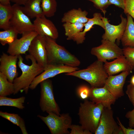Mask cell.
Segmentation results:
<instances>
[{
    "label": "cell",
    "mask_w": 134,
    "mask_h": 134,
    "mask_svg": "<svg viewBox=\"0 0 134 134\" xmlns=\"http://www.w3.org/2000/svg\"><path fill=\"white\" fill-rule=\"evenodd\" d=\"M26 58L31 61L32 63L31 65L23 63V59L21 55L18 56V65L22 71V73L14 80V95L20 91H24L27 94L30 86L34 78L44 71V67L38 64L33 57L28 55H26Z\"/></svg>",
    "instance_id": "1"
},
{
    "label": "cell",
    "mask_w": 134,
    "mask_h": 134,
    "mask_svg": "<svg viewBox=\"0 0 134 134\" xmlns=\"http://www.w3.org/2000/svg\"><path fill=\"white\" fill-rule=\"evenodd\" d=\"M104 107L101 104L86 99L80 103L78 114L79 123L84 130L95 134Z\"/></svg>",
    "instance_id": "2"
},
{
    "label": "cell",
    "mask_w": 134,
    "mask_h": 134,
    "mask_svg": "<svg viewBox=\"0 0 134 134\" xmlns=\"http://www.w3.org/2000/svg\"><path fill=\"white\" fill-rule=\"evenodd\" d=\"M48 64H63L78 67L81 62L79 59L64 47L58 44L56 40L45 36Z\"/></svg>",
    "instance_id": "3"
},
{
    "label": "cell",
    "mask_w": 134,
    "mask_h": 134,
    "mask_svg": "<svg viewBox=\"0 0 134 134\" xmlns=\"http://www.w3.org/2000/svg\"><path fill=\"white\" fill-rule=\"evenodd\" d=\"M103 64V62L97 60L86 68L66 73V75L85 80L91 87H102L109 76L104 70Z\"/></svg>",
    "instance_id": "4"
},
{
    "label": "cell",
    "mask_w": 134,
    "mask_h": 134,
    "mask_svg": "<svg viewBox=\"0 0 134 134\" xmlns=\"http://www.w3.org/2000/svg\"><path fill=\"white\" fill-rule=\"evenodd\" d=\"M46 116L38 115L37 117L46 125L52 134H69L68 131L71 125L72 119L68 113L60 115L52 112Z\"/></svg>",
    "instance_id": "5"
},
{
    "label": "cell",
    "mask_w": 134,
    "mask_h": 134,
    "mask_svg": "<svg viewBox=\"0 0 134 134\" xmlns=\"http://www.w3.org/2000/svg\"><path fill=\"white\" fill-rule=\"evenodd\" d=\"M40 97L39 106L43 112H52L60 115V109L54 96L52 81L47 79L40 83Z\"/></svg>",
    "instance_id": "6"
},
{
    "label": "cell",
    "mask_w": 134,
    "mask_h": 134,
    "mask_svg": "<svg viewBox=\"0 0 134 134\" xmlns=\"http://www.w3.org/2000/svg\"><path fill=\"white\" fill-rule=\"evenodd\" d=\"M91 53L96 57L97 60L103 63L123 56L122 49L115 43L102 39L100 45L92 48Z\"/></svg>",
    "instance_id": "7"
},
{
    "label": "cell",
    "mask_w": 134,
    "mask_h": 134,
    "mask_svg": "<svg viewBox=\"0 0 134 134\" xmlns=\"http://www.w3.org/2000/svg\"><path fill=\"white\" fill-rule=\"evenodd\" d=\"M12 16L10 20V26L19 34L34 31V26L29 17L23 12L22 6L14 4L12 5Z\"/></svg>",
    "instance_id": "8"
},
{
    "label": "cell",
    "mask_w": 134,
    "mask_h": 134,
    "mask_svg": "<svg viewBox=\"0 0 134 134\" xmlns=\"http://www.w3.org/2000/svg\"><path fill=\"white\" fill-rule=\"evenodd\" d=\"M78 69V67L63 64H48L44 71L34 78L30 85L29 89L33 90L43 81L60 74L71 73Z\"/></svg>",
    "instance_id": "9"
},
{
    "label": "cell",
    "mask_w": 134,
    "mask_h": 134,
    "mask_svg": "<svg viewBox=\"0 0 134 134\" xmlns=\"http://www.w3.org/2000/svg\"><path fill=\"white\" fill-rule=\"evenodd\" d=\"M28 51V55L34 58L44 69L47 66L45 36L38 34L36 36L32 41Z\"/></svg>",
    "instance_id": "10"
},
{
    "label": "cell",
    "mask_w": 134,
    "mask_h": 134,
    "mask_svg": "<svg viewBox=\"0 0 134 134\" xmlns=\"http://www.w3.org/2000/svg\"><path fill=\"white\" fill-rule=\"evenodd\" d=\"M120 17L121 22L116 25L110 24L107 18L102 17L105 26V33L102 36V39L113 43H115L116 40L119 42L121 40L126 27L127 19L124 17L122 14L120 15Z\"/></svg>",
    "instance_id": "11"
},
{
    "label": "cell",
    "mask_w": 134,
    "mask_h": 134,
    "mask_svg": "<svg viewBox=\"0 0 134 134\" xmlns=\"http://www.w3.org/2000/svg\"><path fill=\"white\" fill-rule=\"evenodd\" d=\"M38 35L35 31L29 32L22 34V37L17 39L8 44L7 52L9 55L18 56L25 54L28 51L31 42Z\"/></svg>",
    "instance_id": "12"
},
{
    "label": "cell",
    "mask_w": 134,
    "mask_h": 134,
    "mask_svg": "<svg viewBox=\"0 0 134 134\" xmlns=\"http://www.w3.org/2000/svg\"><path fill=\"white\" fill-rule=\"evenodd\" d=\"M119 126L113 117L111 108L104 107L95 134H115Z\"/></svg>",
    "instance_id": "13"
},
{
    "label": "cell",
    "mask_w": 134,
    "mask_h": 134,
    "mask_svg": "<svg viewBox=\"0 0 134 134\" xmlns=\"http://www.w3.org/2000/svg\"><path fill=\"white\" fill-rule=\"evenodd\" d=\"M130 73L129 71H124L118 75L109 76L103 87L110 92L116 99L121 97L124 95L123 86L126 77Z\"/></svg>",
    "instance_id": "14"
},
{
    "label": "cell",
    "mask_w": 134,
    "mask_h": 134,
    "mask_svg": "<svg viewBox=\"0 0 134 134\" xmlns=\"http://www.w3.org/2000/svg\"><path fill=\"white\" fill-rule=\"evenodd\" d=\"M18 56L3 53L0 58V72L4 74L8 81L13 83L18 75L17 63Z\"/></svg>",
    "instance_id": "15"
},
{
    "label": "cell",
    "mask_w": 134,
    "mask_h": 134,
    "mask_svg": "<svg viewBox=\"0 0 134 134\" xmlns=\"http://www.w3.org/2000/svg\"><path fill=\"white\" fill-rule=\"evenodd\" d=\"M34 31L38 34L56 40L59 37L58 30L53 23L44 15L35 18L33 22Z\"/></svg>",
    "instance_id": "16"
},
{
    "label": "cell",
    "mask_w": 134,
    "mask_h": 134,
    "mask_svg": "<svg viewBox=\"0 0 134 134\" xmlns=\"http://www.w3.org/2000/svg\"><path fill=\"white\" fill-rule=\"evenodd\" d=\"M91 101L101 104L104 107L111 108L116 100L115 97L104 87H91L89 96Z\"/></svg>",
    "instance_id": "17"
},
{
    "label": "cell",
    "mask_w": 134,
    "mask_h": 134,
    "mask_svg": "<svg viewBox=\"0 0 134 134\" xmlns=\"http://www.w3.org/2000/svg\"><path fill=\"white\" fill-rule=\"evenodd\" d=\"M104 70L108 76L113 75L120 72L128 71L132 72L133 68L123 55L115 59L112 61L104 62Z\"/></svg>",
    "instance_id": "18"
},
{
    "label": "cell",
    "mask_w": 134,
    "mask_h": 134,
    "mask_svg": "<svg viewBox=\"0 0 134 134\" xmlns=\"http://www.w3.org/2000/svg\"><path fill=\"white\" fill-rule=\"evenodd\" d=\"M102 17L100 13H94L93 17L89 18L88 21L84 24L83 31L77 35L73 41L78 44L83 43L85 39L86 33L90 31L94 25H98L104 29L105 26L102 18Z\"/></svg>",
    "instance_id": "19"
},
{
    "label": "cell",
    "mask_w": 134,
    "mask_h": 134,
    "mask_svg": "<svg viewBox=\"0 0 134 134\" xmlns=\"http://www.w3.org/2000/svg\"><path fill=\"white\" fill-rule=\"evenodd\" d=\"M88 14L87 11L83 10L80 8H73L64 13L61 21L63 23L78 22L85 24L89 18L87 17Z\"/></svg>",
    "instance_id": "20"
},
{
    "label": "cell",
    "mask_w": 134,
    "mask_h": 134,
    "mask_svg": "<svg viewBox=\"0 0 134 134\" xmlns=\"http://www.w3.org/2000/svg\"><path fill=\"white\" fill-rule=\"evenodd\" d=\"M41 0H28L22 8L24 12L31 18L44 15L41 6Z\"/></svg>",
    "instance_id": "21"
},
{
    "label": "cell",
    "mask_w": 134,
    "mask_h": 134,
    "mask_svg": "<svg viewBox=\"0 0 134 134\" xmlns=\"http://www.w3.org/2000/svg\"><path fill=\"white\" fill-rule=\"evenodd\" d=\"M127 15V26L121 40L125 47H134V22L130 15Z\"/></svg>",
    "instance_id": "22"
},
{
    "label": "cell",
    "mask_w": 134,
    "mask_h": 134,
    "mask_svg": "<svg viewBox=\"0 0 134 134\" xmlns=\"http://www.w3.org/2000/svg\"><path fill=\"white\" fill-rule=\"evenodd\" d=\"M13 10L10 4L3 5L0 4V28L4 30L11 27L10 21L12 16Z\"/></svg>",
    "instance_id": "23"
},
{
    "label": "cell",
    "mask_w": 134,
    "mask_h": 134,
    "mask_svg": "<svg viewBox=\"0 0 134 134\" xmlns=\"http://www.w3.org/2000/svg\"><path fill=\"white\" fill-rule=\"evenodd\" d=\"M84 25V24L78 22L63 23V26L67 39L73 40L77 35L83 31Z\"/></svg>",
    "instance_id": "24"
},
{
    "label": "cell",
    "mask_w": 134,
    "mask_h": 134,
    "mask_svg": "<svg viewBox=\"0 0 134 134\" xmlns=\"http://www.w3.org/2000/svg\"><path fill=\"white\" fill-rule=\"evenodd\" d=\"M0 116L19 127L23 134H28L24 120L18 114L0 111Z\"/></svg>",
    "instance_id": "25"
},
{
    "label": "cell",
    "mask_w": 134,
    "mask_h": 134,
    "mask_svg": "<svg viewBox=\"0 0 134 134\" xmlns=\"http://www.w3.org/2000/svg\"><path fill=\"white\" fill-rule=\"evenodd\" d=\"M19 34L16 30L11 26L9 29L0 32V42L4 46L11 43L17 39Z\"/></svg>",
    "instance_id": "26"
},
{
    "label": "cell",
    "mask_w": 134,
    "mask_h": 134,
    "mask_svg": "<svg viewBox=\"0 0 134 134\" xmlns=\"http://www.w3.org/2000/svg\"><path fill=\"white\" fill-rule=\"evenodd\" d=\"M25 99V97L24 96L13 99L6 96H0V106H11L23 109L25 108L23 104Z\"/></svg>",
    "instance_id": "27"
},
{
    "label": "cell",
    "mask_w": 134,
    "mask_h": 134,
    "mask_svg": "<svg viewBox=\"0 0 134 134\" xmlns=\"http://www.w3.org/2000/svg\"><path fill=\"white\" fill-rule=\"evenodd\" d=\"M14 92L13 83L9 82L6 76L0 72V96H9Z\"/></svg>",
    "instance_id": "28"
},
{
    "label": "cell",
    "mask_w": 134,
    "mask_h": 134,
    "mask_svg": "<svg viewBox=\"0 0 134 134\" xmlns=\"http://www.w3.org/2000/svg\"><path fill=\"white\" fill-rule=\"evenodd\" d=\"M56 0H41V6L44 15L47 17L54 16L57 7Z\"/></svg>",
    "instance_id": "29"
},
{
    "label": "cell",
    "mask_w": 134,
    "mask_h": 134,
    "mask_svg": "<svg viewBox=\"0 0 134 134\" xmlns=\"http://www.w3.org/2000/svg\"><path fill=\"white\" fill-rule=\"evenodd\" d=\"M123 55L134 69V47H125L122 49Z\"/></svg>",
    "instance_id": "30"
},
{
    "label": "cell",
    "mask_w": 134,
    "mask_h": 134,
    "mask_svg": "<svg viewBox=\"0 0 134 134\" xmlns=\"http://www.w3.org/2000/svg\"><path fill=\"white\" fill-rule=\"evenodd\" d=\"M92 2L94 6L96 8L100 9L105 15L106 10V9L111 5L108 0H87Z\"/></svg>",
    "instance_id": "31"
},
{
    "label": "cell",
    "mask_w": 134,
    "mask_h": 134,
    "mask_svg": "<svg viewBox=\"0 0 134 134\" xmlns=\"http://www.w3.org/2000/svg\"><path fill=\"white\" fill-rule=\"evenodd\" d=\"M124 13L130 15L134 19V0H125Z\"/></svg>",
    "instance_id": "32"
},
{
    "label": "cell",
    "mask_w": 134,
    "mask_h": 134,
    "mask_svg": "<svg viewBox=\"0 0 134 134\" xmlns=\"http://www.w3.org/2000/svg\"><path fill=\"white\" fill-rule=\"evenodd\" d=\"M90 88L85 85L81 86L78 88L77 93L81 99L83 100H86L89 97Z\"/></svg>",
    "instance_id": "33"
},
{
    "label": "cell",
    "mask_w": 134,
    "mask_h": 134,
    "mask_svg": "<svg viewBox=\"0 0 134 134\" xmlns=\"http://www.w3.org/2000/svg\"><path fill=\"white\" fill-rule=\"evenodd\" d=\"M69 134H92L91 132L84 130L81 126L71 124Z\"/></svg>",
    "instance_id": "34"
},
{
    "label": "cell",
    "mask_w": 134,
    "mask_h": 134,
    "mask_svg": "<svg viewBox=\"0 0 134 134\" xmlns=\"http://www.w3.org/2000/svg\"><path fill=\"white\" fill-rule=\"evenodd\" d=\"M126 93L134 108V85L131 83L127 86Z\"/></svg>",
    "instance_id": "35"
},
{
    "label": "cell",
    "mask_w": 134,
    "mask_h": 134,
    "mask_svg": "<svg viewBox=\"0 0 134 134\" xmlns=\"http://www.w3.org/2000/svg\"><path fill=\"white\" fill-rule=\"evenodd\" d=\"M125 117L129 120V127L134 128V108L132 110L127 112Z\"/></svg>",
    "instance_id": "36"
},
{
    "label": "cell",
    "mask_w": 134,
    "mask_h": 134,
    "mask_svg": "<svg viewBox=\"0 0 134 134\" xmlns=\"http://www.w3.org/2000/svg\"><path fill=\"white\" fill-rule=\"evenodd\" d=\"M118 121V123L123 130L124 134H134V129L130 128H127L122 125L119 118L117 117Z\"/></svg>",
    "instance_id": "37"
},
{
    "label": "cell",
    "mask_w": 134,
    "mask_h": 134,
    "mask_svg": "<svg viewBox=\"0 0 134 134\" xmlns=\"http://www.w3.org/2000/svg\"><path fill=\"white\" fill-rule=\"evenodd\" d=\"M111 4H113L123 10L125 8V0H108Z\"/></svg>",
    "instance_id": "38"
},
{
    "label": "cell",
    "mask_w": 134,
    "mask_h": 134,
    "mask_svg": "<svg viewBox=\"0 0 134 134\" xmlns=\"http://www.w3.org/2000/svg\"><path fill=\"white\" fill-rule=\"evenodd\" d=\"M28 0H10V1L15 4L21 5H24Z\"/></svg>",
    "instance_id": "39"
},
{
    "label": "cell",
    "mask_w": 134,
    "mask_h": 134,
    "mask_svg": "<svg viewBox=\"0 0 134 134\" xmlns=\"http://www.w3.org/2000/svg\"><path fill=\"white\" fill-rule=\"evenodd\" d=\"M10 0H0V4L3 5H8L10 4Z\"/></svg>",
    "instance_id": "40"
},
{
    "label": "cell",
    "mask_w": 134,
    "mask_h": 134,
    "mask_svg": "<svg viewBox=\"0 0 134 134\" xmlns=\"http://www.w3.org/2000/svg\"><path fill=\"white\" fill-rule=\"evenodd\" d=\"M130 83L134 85V75L131 78Z\"/></svg>",
    "instance_id": "41"
}]
</instances>
